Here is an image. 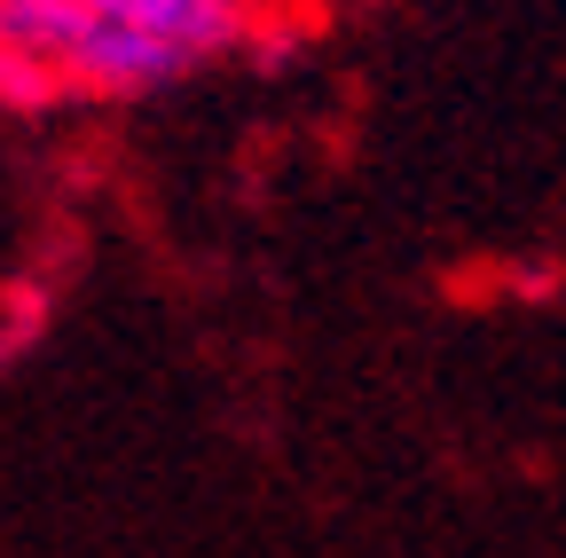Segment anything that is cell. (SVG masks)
Instances as JSON below:
<instances>
[{
  "label": "cell",
  "mask_w": 566,
  "mask_h": 558,
  "mask_svg": "<svg viewBox=\"0 0 566 558\" xmlns=\"http://www.w3.org/2000/svg\"><path fill=\"white\" fill-rule=\"evenodd\" d=\"M260 32V0H0V110L158 95Z\"/></svg>",
  "instance_id": "cell-1"
}]
</instances>
